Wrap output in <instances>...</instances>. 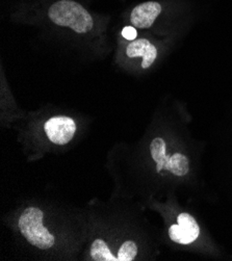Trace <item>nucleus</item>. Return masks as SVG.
Here are the masks:
<instances>
[{
	"label": "nucleus",
	"mask_w": 232,
	"mask_h": 261,
	"mask_svg": "<svg viewBox=\"0 0 232 261\" xmlns=\"http://www.w3.org/2000/svg\"><path fill=\"white\" fill-rule=\"evenodd\" d=\"M48 17L55 24L69 28L77 34L89 33L94 25L90 13L73 0H60L48 10Z\"/></svg>",
	"instance_id": "f257e3e1"
},
{
	"label": "nucleus",
	"mask_w": 232,
	"mask_h": 261,
	"mask_svg": "<svg viewBox=\"0 0 232 261\" xmlns=\"http://www.w3.org/2000/svg\"><path fill=\"white\" fill-rule=\"evenodd\" d=\"M44 214L37 207H30L21 215L18 226L27 241L41 249L48 250L55 245V237L43 225Z\"/></svg>",
	"instance_id": "f03ea898"
},
{
	"label": "nucleus",
	"mask_w": 232,
	"mask_h": 261,
	"mask_svg": "<svg viewBox=\"0 0 232 261\" xmlns=\"http://www.w3.org/2000/svg\"><path fill=\"white\" fill-rule=\"evenodd\" d=\"M151 158L157 164V172L163 170L170 172L173 176H188L191 170L190 159L183 152L168 154L167 143L163 138H156L150 144Z\"/></svg>",
	"instance_id": "7ed1b4c3"
},
{
	"label": "nucleus",
	"mask_w": 232,
	"mask_h": 261,
	"mask_svg": "<svg viewBox=\"0 0 232 261\" xmlns=\"http://www.w3.org/2000/svg\"><path fill=\"white\" fill-rule=\"evenodd\" d=\"M169 238L173 243L179 245H191L200 237V226L196 219L188 214H179L176 224H172L168 230Z\"/></svg>",
	"instance_id": "20e7f679"
},
{
	"label": "nucleus",
	"mask_w": 232,
	"mask_h": 261,
	"mask_svg": "<svg viewBox=\"0 0 232 261\" xmlns=\"http://www.w3.org/2000/svg\"><path fill=\"white\" fill-rule=\"evenodd\" d=\"M44 129L51 143L66 145L73 139L76 133V124L69 117L59 116L49 119L45 123Z\"/></svg>",
	"instance_id": "39448f33"
},
{
	"label": "nucleus",
	"mask_w": 232,
	"mask_h": 261,
	"mask_svg": "<svg viewBox=\"0 0 232 261\" xmlns=\"http://www.w3.org/2000/svg\"><path fill=\"white\" fill-rule=\"evenodd\" d=\"M164 7L158 2H148L137 6L131 14V22L137 29H150L164 12Z\"/></svg>",
	"instance_id": "423d86ee"
},
{
	"label": "nucleus",
	"mask_w": 232,
	"mask_h": 261,
	"mask_svg": "<svg viewBox=\"0 0 232 261\" xmlns=\"http://www.w3.org/2000/svg\"><path fill=\"white\" fill-rule=\"evenodd\" d=\"M128 58H142V68H150L159 56V49L147 39H140L133 41L126 48Z\"/></svg>",
	"instance_id": "0eeeda50"
},
{
	"label": "nucleus",
	"mask_w": 232,
	"mask_h": 261,
	"mask_svg": "<svg viewBox=\"0 0 232 261\" xmlns=\"http://www.w3.org/2000/svg\"><path fill=\"white\" fill-rule=\"evenodd\" d=\"M91 257L95 261H118V257L112 254L108 244L102 240H96L92 244Z\"/></svg>",
	"instance_id": "6e6552de"
},
{
	"label": "nucleus",
	"mask_w": 232,
	"mask_h": 261,
	"mask_svg": "<svg viewBox=\"0 0 232 261\" xmlns=\"http://www.w3.org/2000/svg\"><path fill=\"white\" fill-rule=\"evenodd\" d=\"M138 254V247L136 243L128 241L122 244L118 251V261H133Z\"/></svg>",
	"instance_id": "1a4fd4ad"
},
{
	"label": "nucleus",
	"mask_w": 232,
	"mask_h": 261,
	"mask_svg": "<svg viewBox=\"0 0 232 261\" xmlns=\"http://www.w3.org/2000/svg\"><path fill=\"white\" fill-rule=\"evenodd\" d=\"M123 37L128 40V41H135L137 38V30L134 28V26H127L122 32Z\"/></svg>",
	"instance_id": "9d476101"
}]
</instances>
